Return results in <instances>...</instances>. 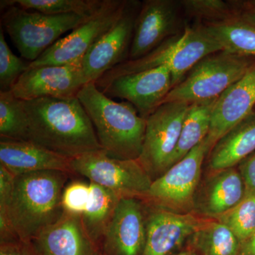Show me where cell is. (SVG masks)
<instances>
[{
	"label": "cell",
	"mask_w": 255,
	"mask_h": 255,
	"mask_svg": "<svg viewBox=\"0 0 255 255\" xmlns=\"http://www.w3.org/2000/svg\"><path fill=\"white\" fill-rule=\"evenodd\" d=\"M176 255H199L196 253L195 251L193 250H188V251H183L182 253H179V254Z\"/></svg>",
	"instance_id": "obj_37"
},
{
	"label": "cell",
	"mask_w": 255,
	"mask_h": 255,
	"mask_svg": "<svg viewBox=\"0 0 255 255\" xmlns=\"http://www.w3.org/2000/svg\"><path fill=\"white\" fill-rule=\"evenodd\" d=\"M239 172L244 181L246 192L255 193V152L241 162Z\"/></svg>",
	"instance_id": "obj_33"
},
{
	"label": "cell",
	"mask_w": 255,
	"mask_h": 255,
	"mask_svg": "<svg viewBox=\"0 0 255 255\" xmlns=\"http://www.w3.org/2000/svg\"><path fill=\"white\" fill-rule=\"evenodd\" d=\"M126 1L112 0L103 11L60 38L28 68L49 65H66L81 61L88 50L114 26L123 12Z\"/></svg>",
	"instance_id": "obj_11"
},
{
	"label": "cell",
	"mask_w": 255,
	"mask_h": 255,
	"mask_svg": "<svg viewBox=\"0 0 255 255\" xmlns=\"http://www.w3.org/2000/svg\"><path fill=\"white\" fill-rule=\"evenodd\" d=\"M216 100L217 98L194 102L189 106L183 122L172 166L185 157L207 137Z\"/></svg>",
	"instance_id": "obj_24"
},
{
	"label": "cell",
	"mask_w": 255,
	"mask_h": 255,
	"mask_svg": "<svg viewBox=\"0 0 255 255\" xmlns=\"http://www.w3.org/2000/svg\"><path fill=\"white\" fill-rule=\"evenodd\" d=\"M140 6L137 1H126L123 12L117 22L82 58L85 84L95 82L107 71L128 60Z\"/></svg>",
	"instance_id": "obj_10"
},
{
	"label": "cell",
	"mask_w": 255,
	"mask_h": 255,
	"mask_svg": "<svg viewBox=\"0 0 255 255\" xmlns=\"http://www.w3.org/2000/svg\"><path fill=\"white\" fill-rule=\"evenodd\" d=\"M223 51L246 56H255V25L240 16L214 21L204 26Z\"/></svg>",
	"instance_id": "obj_22"
},
{
	"label": "cell",
	"mask_w": 255,
	"mask_h": 255,
	"mask_svg": "<svg viewBox=\"0 0 255 255\" xmlns=\"http://www.w3.org/2000/svg\"><path fill=\"white\" fill-rule=\"evenodd\" d=\"M23 105L28 141L70 159L102 150L78 97L23 101Z\"/></svg>",
	"instance_id": "obj_1"
},
{
	"label": "cell",
	"mask_w": 255,
	"mask_h": 255,
	"mask_svg": "<svg viewBox=\"0 0 255 255\" xmlns=\"http://www.w3.org/2000/svg\"><path fill=\"white\" fill-rule=\"evenodd\" d=\"M246 194L239 171L233 167L215 172L204 188L199 209L206 216L218 219L237 206Z\"/></svg>",
	"instance_id": "obj_21"
},
{
	"label": "cell",
	"mask_w": 255,
	"mask_h": 255,
	"mask_svg": "<svg viewBox=\"0 0 255 255\" xmlns=\"http://www.w3.org/2000/svg\"><path fill=\"white\" fill-rule=\"evenodd\" d=\"M0 255H29L21 247L11 244L10 241L4 242Z\"/></svg>",
	"instance_id": "obj_34"
},
{
	"label": "cell",
	"mask_w": 255,
	"mask_h": 255,
	"mask_svg": "<svg viewBox=\"0 0 255 255\" xmlns=\"http://www.w3.org/2000/svg\"><path fill=\"white\" fill-rule=\"evenodd\" d=\"M68 172L41 171L15 176L8 218L14 238L33 241L63 216Z\"/></svg>",
	"instance_id": "obj_2"
},
{
	"label": "cell",
	"mask_w": 255,
	"mask_h": 255,
	"mask_svg": "<svg viewBox=\"0 0 255 255\" xmlns=\"http://www.w3.org/2000/svg\"><path fill=\"white\" fill-rule=\"evenodd\" d=\"M210 154L209 167L214 172L233 168L255 152V113L226 132Z\"/></svg>",
	"instance_id": "obj_20"
},
{
	"label": "cell",
	"mask_w": 255,
	"mask_h": 255,
	"mask_svg": "<svg viewBox=\"0 0 255 255\" xmlns=\"http://www.w3.org/2000/svg\"><path fill=\"white\" fill-rule=\"evenodd\" d=\"M240 17L255 25V1H248L245 4Z\"/></svg>",
	"instance_id": "obj_35"
},
{
	"label": "cell",
	"mask_w": 255,
	"mask_h": 255,
	"mask_svg": "<svg viewBox=\"0 0 255 255\" xmlns=\"http://www.w3.org/2000/svg\"><path fill=\"white\" fill-rule=\"evenodd\" d=\"M179 3L188 13L199 17L221 21L233 16L231 8L222 0H183Z\"/></svg>",
	"instance_id": "obj_31"
},
{
	"label": "cell",
	"mask_w": 255,
	"mask_h": 255,
	"mask_svg": "<svg viewBox=\"0 0 255 255\" xmlns=\"http://www.w3.org/2000/svg\"><path fill=\"white\" fill-rule=\"evenodd\" d=\"M90 197V185L83 182H74L64 189L62 205L69 214L82 216Z\"/></svg>",
	"instance_id": "obj_32"
},
{
	"label": "cell",
	"mask_w": 255,
	"mask_h": 255,
	"mask_svg": "<svg viewBox=\"0 0 255 255\" xmlns=\"http://www.w3.org/2000/svg\"><path fill=\"white\" fill-rule=\"evenodd\" d=\"M73 173L80 174L124 197L146 196L152 179L137 159L113 158L99 150L72 159Z\"/></svg>",
	"instance_id": "obj_8"
},
{
	"label": "cell",
	"mask_w": 255,
	"mask_h": 255,
	"mask_svg": "<svg viewBox=\"0 0 255 255\" xmlns=\"http://www.w3.org/2000/svg\"><path fill=\"white\" fill-rule=\"evenodd\" d=\"M41 255H91L92 241L81 216L64 212L33 241Z\"/></svg>",
	"instance_id": "obj_19"
},
{
	"label": "cell",
	"mask_w": 255,
	"mask_h": 255,
	"mask_svg": "<svg viewBox=\"0 0 255 255\" xmlns=\"http://www.w3.org/2000/svg\"><path fill=\"white\" fill-rule=\"evenodd\" d=\"M255 104V63L216 100L207 137L213 147L233 128L253 113Z\"/></svg>",
	"instance_id": "obj_15"
},
{
	"label": "cell",
	"mask_w": 255,
	"mask_h": 255,
	"mask_svg": "<svg viewBox=\"0 0 255 255\" xmlns=\"http://www.w3.org/2000/svg\"><path fill=\"white\" fill-rule=\"evenodd\" d=\"M212 147L206 137L185 157L152 181L145 197L167 209L190 210L194 204L203 162Z\"/></svg>",
	"instance_id": "obj_9"
},
{
	"label": "cell",
	"mask_w": 255,
	"mask_h": 255,
	"mask_svg": "<svg viewBox=\"0 0 255 255\" xmlns=\"http://www.w3.org/2000/svg\"><path fill=\"white\" fill-rule=\"evenodd\" d=\"M204 222L189 213L177 214L164 209L154 211L146 222L141 255H172Z\"/></svg>",
	"instance_id": "obj_16"
},
{
	"label": "cell",
	"mask_w": 255,
	"mask_h": 255,
	"mask_svg": "<svg viewBox=\"0 0 255 255\" xmlns=\"http://www.w3.org/2000/svg\"><path fill=\"white\" fill-rule=\"evenodd\" d=\"M219 51H223L221 46L204 26L187 28L179 36L169 37L145 56L119 64L95 83L98 87L122 75L164 66L172 73L174 87L200 60Z\"/></svg>",
	"instance_id": "obj_4"
},
{
	"label": "cell",
	"mask_w": 255,
	"mask_h": 255,
	"mask_svg": "<svg viewBox=\"0 0 255 255\" xmlns=\"http://www.w3.org/2000/svg\"><path fill=\"white\" fill-rule=\"evenodd\" d=\"M112 0H1L0 7L16 5L23 9L51 15L75 14L92 16L103 11Z\"/></svg>",
	"instance_id": "obj_25"
},
{
	"label": "cell",
	"mask_w": 255,
	"mask_h": 255,
	"mask_svg": "<svg viewBox=\"0 0 255 255\" xmlns=\"http://www.w3.org/2000/svg\"><path fill=\"white\" fill-rule=\"evenodd\" d=\"M189 106L184 102H166L147 118L141 153L137 160L152 181L172 166Z\"/></svg>",
	"instance_id": "obj_7"
},
{
	"label": "cell",
	"mask_w": 255,
	"mask_h": 255,
	"mask_svg": "<svg viewBox=\"0 0 255 255\" xmlns=\"http://www.w3.org/2000/svg\"><path fill=\"white\" fill-rule=\"evenodd\" d=\"M191 238L193 246L201 255H240L241 243L219 221H205Z\"/></svg>",
	"instance_id": "obj_26"
},
{
	"label": "cell",
	"mask_w": 255,
	"mask_h": 255,
	"mask_svg": "<svg viewBox=\"0 0 255 255\" xmlns=\"http://www.w3.org/2000/svg\"><path fill=\"white\" fill-rule=\"evenodd\" d=\"M77 97L91 120L102 150L113 158L138 159L147 119L128 102L107 97L95 82L84 85Z\"/></svg>",
	"instance_id": "obj_3"
},
{
	"label": "cell",
	"mask_w": 255,
	"mask_h": 255,
	"mask_svg": "<svg viewBox=\"0 0 255 255\" xmlns=\"http://www.w3.org/2000/svg\"><path fill=\"white\" fill-rule=\"evenodd\" d=\"M254 63L251 56L226 51L213 53L191 69L187 78L171 90L163 103L184 102L191 105L218 98Z\"/></svg>",
	"instance_id": "obj_6"
},
{
	"label": "cell",
	"mask_w": 255,
	"mask_h": 255,
	"mask_svg": "<svg viewBox=\"0 0 255 255\" xmlns=\"http://www.w3.org/2000/svg\"><path fill=\"white\" fill-rule=\"evenodd\" d=\"M29 63L18 58L10 49L0 25V91H10L24 72Z\"/></svg>",
	"instance_id": "obj_29"
},
{
	"label": "cell",
	"mask_w": 255,
	"mask_h": 255,
	"mask_svg": "<svg viewBox=\"0 0 255 255\" xmlns=\"http://www.w3.org/2000/svg\"><path fill=\"white\" fill-rule=\"evenodd\" d=\"M0 137L27 140L23 101L10 91H0Z\"/></svg>",
	"instance_id": "obj_27"
},
{
	"label": "cell",
	"mask_w": 255,
	"mask_h": 255,
	"mask_svg": "<svg viewBox=\"0 0 255 255\" xmlns=\"http://www.w3.org/2000/svg\"><path fill=\"white\" fill-rule=\"evenodd\" d=\"M81 61L66 65H49L29 68L11 88L16 98L36 99L77 97L85 84Z\"/></svg>",
	"instance_id": "obj_13"
},
{
	"label": "cell",
	"mask_w": 255,
	"mask_h": 255,
	"mask_svg": "<svg viewBox=\"0 0 255 255\" xmlns=\"http://www.w3.org/2000/svg\"><path fill=\"white\" fill-rule=\"evenodd\" d=\"M97 88L111 99L125 100L147 119L163 103L173 84L170 70L162 66L117 77Z\"/></svg>",
	"instance_id": "obj_12"
},
{
	"label": "cell",
	"mask_w": 255,
	"mask_h": 255,
	"mask_svg": "<svg viewBox=\"0 0 255 255\" xmlns=\"http://www.w3.org/2000/svg\"><path fill=\"white\" fill-rule=\"evenodd\" d=\"M177 21L172 0H146L140 6L134 26L128 60L145 56L171 37Z\"/></svg>",
	"instance_id": "obj_14"
},
{
	"label": "cell",
	"mask_w": 255,
	"mask_h": 255,
	"mask_svg": "<svg viewBox=\"0 0 255 255\" xmlns=\"http://www.w3.org/2000/svg\"><path fill=\"white\" fill-rule=\"evenodd\" d=\"M104 238L106 246L116 255L142 254L146 223L140 201L132 197L120 199Z\"/></svg>",
	"instance_id": "obj_17"
},
{
	"label": "cell",
	"mask_w": 255,
	"mask_h": 255,
	"mask_svg": "<svg viewBox=\"0 0 255 255\" xmlns=\"http://www.w3.org/2000/svg\"><path fill=\"white\" fill-rule=\"evenodd\" d=\"M71 161L34 142L0 137V164L14 176L41 171L73 174Z\"/></svg>",
	"instance_id": "obj_18"
},
{
	"label": "cell",
	"mask_w": 255,
	"mask_h": 255,
	"mask_svg": "<svg viewBox=\"0 0 255 255\" xmlns=\"http://www.w3.org/2000/svg\"><path fill=\"white\" fill-rule=\"evenodd\" d=\"M90 197L82 221L92 241L105 236L122 196L114 191L90 182Z\"/></svg>",
	"instance_id": "obj_23"
},
{
	"label": "cell",
	"mask_w": 255,
	"mask_h": 255,
	"mask_svg": "<svg viewBox=\"0 0 255 255\" xmlns=\"http://www.w3.org/2000/svg\"><path fill=\"white\" fill-rule=\"evenodd\" d=\"M0 8L1 26L7 32L21 58L29 63L41 56L64 33L73 31L92 17L75 14H46L16 5Z\"/></svg>",
	"instance_id": "obj_5"
},
{
	"label": "cell",
	"mask_w": 255,
	"mask_h": 255,
	"mask_svg": "<svg viewBox=\"0 0 255 255\" xmlns=\"http://www.w3.org/2000/svg\"><path fill=\"white\" fill-rule=\"evenodd\" d=\"M227 226L243 245L255 233V193L246 192L243 200L218 218Z\"/></svg>",
	"instance_id": "obj_28"
},
{
	"label": "cell",
	"mask_w": 255,
	"mask_h": 255,
	"mask_svg": "<svg viewBox=\"0 0 255 255\" xmlns=\"http://www.w3.org/2000/svg\"><path fill=\"white\" fill-rule=\"evenodd\" d=\"M240 255H255V233L248 241L241 245Z\"/></svg>",
	"instance_id": "obj_36"
},
{
	"label": "cell",
	"mask_w": 255,
	"mask_h": 255,
	"mask_svg": "<svg viewBox=\"0 0 255 255\" xmlns=\"http://www.w3.org/2000/svg\"><path fill=\"white\" fill-rule=\"evenodd\" d=\"M14 174L0 164V233L1 241L14 239L10 228L8 211L14 184Z\"/></svg>",
	"instance_id": "obj_30"
}]
</instances>
